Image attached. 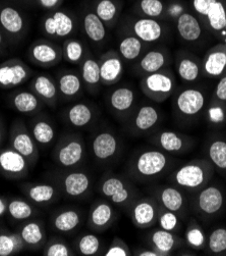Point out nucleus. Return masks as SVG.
Wrapping results in <instances>:
<instances>
[{"instance_id": "obj_21", "label": "nucleus", "mask_w": 226, "mask_h": 256, "mask_svg": "<svg viewBox=\"0 0 226 256\" xmlns=\"http://www.w3.org/2000/svg\"><path fill=\"white\" fill-rule=\"evenodd\" d=\"M101 85L111 87L116 85L123 76V60L115 50H109L99 58Z\"/></svg>"}, {"instance_id": "obj_25", "label": "nucleus", "mask_w": 226, "mask_h": 256, "mask_svg": "<svg viewBox=\"0 0 226 256\" xmlns=\"http://www.w3.org/2000/svg\"><path fill=\"white\" fill-rule=\"evenodd\" d=\"M30 164L12 147L0 151V172L11 178H24L30 172Z\"/></svg>"}, {"instance_id": "obj_39", "label": "nucleus", "mask_w": 226, "mask_h": 256, "mask_svg": "<svg viewBox=\"0 0 226 256\" xmlns=\"http://www.w3.org/2000/svg\"><path fill=\"white\" fill-rule=\"evenodd\" d=\"M145 43L133 34L124 36L118 43V51L121 58L128 62L138 60L144 54Z\"/></svg>"}, {"instance_id": "obj_41", "label": "nucleus", "mask_w": 226, "mask_h": 256, "mask_svg": "<svg viewBox=\"0 0 226 256\" xmlns=\"http://www.w3.org/2000/svg\"><path fill=\"white\" fill-rule=\"evenodd\" d=\"M62 58L70 64H80L89 54L83 41L68 38L62 43Z\"/></svg>"}, {"instance_id": "obj_37", "label": "nucleus", "mask_w": 226, "mask_h": 256, "mask_svg": "<svg viewBox=\"0 0 226 256\" xmlns=\"http://www.w3.org/2000/svg\"><path fill=\"white\" fill-rule=\"evenodd\" d=\"M177 30L186 42H196L202 36V27L198 18L189 12H184L178 18Z\"/></svg>"}, {"instance_id": "obj_32", "label": "nucleus", "mask_w": 226, "mask_h": 256, "mask_svg": "<svg viewBox=\"0 0 226 256\" xmlns=\"http://www.w3.org/2000/svg\"><path fill=\"white\" fill-rule=\"evenodd\" d=\"M131 29L132 34L145 44L158 42L164 35L163 24L155 18H138L132 24Z\"/></svg>"}, {"instance_id": "obj_44", "label": "nucleus", "mask_w": 226, "mask_h": 256, "mask_svg": "<svg viewBox=\"0 0 226 256\" xmlns=\"http://www.w3.org/2000/svg\"><path fill=\"white\" fill-rule=\"evenodd\" d=\"M202 16L207 18L213 31L220 32L226 28V12L223 4L217 0H214Z\"/></svg>"}, {"instance_id": "obj_56", "label": "nucleus", "mask_w": 226, "mask_h": 256, "mask_svg": "<svg viewBox=\"0 0 226 256\" xmlns=\"http://www.w3.org/2000/svg\"><path fill=\"white\" fill-rule=\"evenodd\" d=\"M165 12L167 14V16H169L170 18H179L181 14H184V8L181 4H173L171 6H169L166 10H165Z\"/></svg>"}, {"instance_id": "obj_1", "label": "nucleus", "mask_w": 226, "mask_h": 256, "mask_svg": "<svg viewBox=\"0 0 226 256\" xmlns=\"http://www.w3.org/2000/svg\"><path fill=\"white\" fill-rule=\"evenodd\" d=\"M173 160L167 153L154 148L137 151L127 164L129 176L139 183L154 182L169 172Z\"/></svg>"}, {"instance_id": "obj_58", "label": "nucleus", "mask_w": 226, "mask_h": 256, "mask_svg": "<svg viewBox=\"0 0 226 256\" xmlns=\"http://www.w3.org/2000/svg\"><path fill=\"white\" fill-rule=\"evenodd\" d=\"M7 210H8V203L4 198L0 197V218L3 216L5 214H7Z\"/></svg>"}, {"instance_id": "obj_8", "label": "nucleus", "mask_w": 226, "mask_h": 256, "mask_svg": "<svg viewBox=\"0 0 226 256\" xmlns=\"http://www.w3.org/2000/svg\"><path fill=\"white\" fill-rule=\"evenodd\" d=\"M57 185L61 194L70 199H85L93 189V178L89 172L85 170L72 168L64 170L58 178Z\"/></svg>"}, {"instance_id": "obj_34", "label": "nucleus", "mask_w": 226, "mask_h": 256, "mask_svg": "<svg viewBox=\"0 0 226 256\" xmlns=\"http://www.w3.org/2000/svg\"><path fill=\"white\" fill-rule=\"evenodd\" d=\"M18 233L22 239L24 247L28 249L37 250L46 242L45 226L41 220L34 218L26 220Z\"/></svg>"}, {"instance_id": "obj_12", "label": "nucleus", "mask_w": 226, "mask_h": 256, "mask_svg": "<svg viewBox=\"0 0 226 256\" xmlns=\"http://www.w3.org/2000/svg\"><path fill=\"white\" fill-rule=\"evenodd\" d=\"M205 95L198 88H186L174 97V112L182 120H191L198 116L205 106Z\"/></svg>"}, {"instance_id": "obj_17", "label": "nucleus", "mask_w": 226, "mask_h": 256, "mask_svg": "<svg viewBox=\"0 0 226 256\" xmlns=\"http://www.w3.org/2000/svg\"><path fill=\"white\" fill-rule=\"evenodd\" d=\"M62 120L73 130H86L92 126L99 118L95 106L87 102H77L62 112Z\"/></svg>"}, {"instance_id": "obj_19", "label": "nucleus", "mask_w": 226, "mask_h": 256, "mask_svg": "<svg viewBox=\"0 0 226 256\" xmlns=\"http://www.w3.org/2000/svg\"><path fill=\"white\" fill-rule=\"evenodd\" d=\"M153 193L154 198L162 208L179 214L182 220L187 218L188 200L184 194V191L170 184L155 188Z\"/></svg>"}, {"instance_id": "obj_35", "label": "nucleus", "mask_w": 226, "mask_h": 256, "mask_svg": "<svg viewBox=\"0 0 226 256\" xmlns=\"http://www.w3.org/2000/svg\"><path fill=\"white\" fill-rule=\"evenodd\" d=\"M81 76L83 80L84 88L92 95H96L101 87L100 79V66L97 60L90 54H87L81 64Z\"/></svg>"}, {"instance_id": "obj_29", "label": "nucleus", "mask_w": 226, "mask_h": 256, "mask_svg": "<svg viewBox=\"0 0 226 256\" xmlns=\"http://www.w3.org/2000/svg\"><path fill=\"white\" fill-rule=\"evenodd\" d=\"M23 192L27 198L37 206H50L58 201L61 196L59 186L50 183L27 184L23 187Z\"/></svg>"}, {"instance_id": "obj_6", "label": "nucleus", "mask_w": 226, "mask_h": 256, "mask_svg": "<svg viewBox=\"0 0 226 256\" xmlns=\"http://www.w3.org/2000/svg\"><path fill=\"white\" fill-rule=\"evenodd\" d=\"M143 94L156 104L165 102L175 91L177 80L173 72L168 68L144 76L141 83Z\"/></svg>"}, {"instance_id": "obj_42", "label": "nucleus", "mask_w": 226, "mask_h": 256, "mask_svg": "<svg viewBox=\"0 0 226 256\" xmlns=\"http://www.w3.org/2000/svg\"><path fill=\"white\" fill-rule=\"evenodd\" d=\"M7 214L13 220L26 222L36 216L37 210L33 203L24 199L15 198L8 202Z\"/></svg>"}, {"instance_id": "obj_57", "label": "nucleus", "mask_w": 226, "mask_h": 256, "mask_svg": "<svg viewBox=\"0 0 226 256\" xmlns=\"http://www.w3.org/2000/svg\"><path fill=\"white\" fill-rule=\"evenodd\" d=\"M135 255L137 256H161L160 253H158L157 251H155L154 249H141V250H137L135 252Z\"/></svg>"}, {"instance_id": "obj_5", "label": "nucleus", "mask_w": 226, "mask_h": 256, "mask_svg": "<svg viewBox=\"0 0 226 256\" xmlns=\"http://www.w3.org/2000/svg\"><path fill=\"white\" fill-rule=\"evenodd\" d=\"M122 143L115 131L103 128L91 136L90 151L96 162L108 166L114 162L120 156Z\"/></svg>"}, {"instance_id": "obj_49", "label": "nucleus", "mask_w": 226, "mask_h": 256, "mask_svg": "<svg viewBox=\"0 0 226 256\" xmlns=\"http://www.w3.org/2000/svg\"><path fill=\"white\" fill-rule=\"evenodd\" d=\"M139 12L149 18H160L165 14V6L161 0H140Z\"/></svg>"}, {"instance_id": "obj_13", "label": "nucleus", "mask_w": 226, "mask_h": 256, "mask_svg": "<svg viewBox=\"0 0 226 256\" xmlns=\"http://www.w3.org/2000/svg\"><path fill=\"white\" fill-rule=\"evenodd\" d=\"M10 147L20 153L28 160L31 168L36 166L39 160V147L37 146L29 128L22 120H16L12 124Z\"/></svg>"}, {"instance_id": "obj_4", "label": "nucleus", "mask_w": 226, "mask_h": 256, "mask_svg": "<svg viewBox=\"0 0 226 256\" xmlns=\"http://www.w3.org/2000/svg\"><path fill=\"white\" fill-rule=\"evenodd\" d=\"M87 158V146L84 138L79 133H66L56 143L52 158L62 170L80 168Z\"/></svg>"}, {"instance_id": "obj_36", "label": "nucleus", "mask_w": 226, "mask_h": 256, "mask_svg": "<svg viewBox=\"0 0 226 256\" xmlns=\"http://www.w3.org/2000/svg\"><path fill=\"white\" fill-rule=\"evenodd\" d=\"M226 68V47L222 45H218L212 49L204 58L202 62V70L203 72L211 76L216 78L223 74Z\"/></svg>"}, {"instance_id": "obj_15", "label": "nucleus", "mask_w": 226, "mask_h": 256, "mask_svg": "<svg viewBox=\"0 0 226 256\" xmlns=\"http://www.w3.org/2000/svg\"><path fill=\"white\" fill-rule=\"evenodd\" d=\"M29 60L33 64L42 68L56 66L62 60V48L53 40L38 39L28 50Z\"/></svg>"}, {"instance_id": "obj_47", "label": "nucleus", "mask_w": 226, "mask_h": 256, "mask_svg": "<svg viewBox=\"0 0 226 256\" xmlns=\"http://www.w3.org/2000/svg\"><path fill=\"white\" fill-rule=\"evenodd\" d=\"M209 162L218 170H226V142L222 140H212L207 147Z\"/></svg>"}, {"instance_id": "obj_30", "label": "nucleus", "mask_w": 226, "mask_h": 256, "mask_svg": "<svg viewBox=\"0 0 226 256\" xmlns=\"http://www.w3.org/2000/svg\"><path fill=\"white\" fill-rule=\"evenodd\" d=\"M149 243L150 247L160 253L161 256H168L184 245V240L178 234L159 228L150 233Z\"/></svg>"}, {"instance_id": "obj_22", "label": "nucleus", "mask_w": 226, "mask_h": 256, "mask_svg": "<svg viewBox=\"0 0 226 256\" xmlns=\"http://www.w3.org/2000/svg\"><path fill=\"white\" fill-rule=\"evenodd\" d=\"M0 28L12 39H20L27 33L28 24L24 14L11 6H0Z\"/></svg>"}, {"instance_id": "obj_28", "label": "nucleus", "mask_w": 226, "mask_h": 256, "mask_svg": "<svg viewBox=\"0 0 226 256\" xmlns=\"http://www.w3.org/2000/svg\"><path fill=\"white\" fill-rule=\"evenodd\" d=\"M84 222V214L81 210L65 208L56 210L50 220V224L54 232L60 234H71Z\"/></svg>"}, {"instance_id": "obj_54", "label": "nucleus", "mask_w": 226, "mask_h": 256, "mask_svg": "<svg viewBox=\"0 0 226 256\" xmlns=\"http://www.w3.org/2000/svg\"><path fill=\"white\" fill-rule=\"evenodd\" d=\"M36 2L41 8L48 12H52L61 6L63 0H36Z\"/></svg>"}, {"instance_id": "obj_52", "label": "nucleus", "mask_w": 226, "mask_h": 256, "mask_svg": "<svg viewBox=\"0 0 226 256\" xmlns=\"http://www.w3.org/2000/svg\"><path fill=\"white\" fill-rule=\"evenodd\" d=\"M105 256H130L132 252L130 247L123 240L118 237H115L110 243L109 247L104 251Z\"/></svg>"}, {"instance_id": "obj_26", "label": "nucleus", "mask_w": 226, "mask_h": 256, "mask_svg": "<svg viewBox=\"0 0 226 256\" xmlns=\"http://www.w3.org/2000/svg\"><path fill=\"white\" fill-rule=\"evenodd\" d=\"M29 88L34 92L43 104L51 108H55L59 101V93L56 80L48 74H38L34 76L29 83Z\"/></svg>"}, {"instance_id": "obj_3", "label": "nucleus", "mask_w": 226, "mask_h": 256, "mask_svg": "<svg viewBox=\"0 0 226 256\" xmlns=\"http://www.w3.org/2000/svg\"><path fill=\"white\" fill-rule=\"evenodd\" d=\"M98 192L112 206L129 210L138 198L136 187L127 178L116 174H105L98 183Z\"/></svg>"}, {"instance_id": "obj_31", "label": "nucleus", "mask_w": 226, "mask_h": 256, "mask_svg": "<svg viewBox=\"0 0 226 256\" xmlns=\"http://www.w3.org/2000/svg\"><path fill=\"white\" fill-rule=\"evenodd\" d=\"M11 108L21 114L35 116L42 112L45 104L31 90H19L13 92L10 97Z\"/></svg>"}, {"instance_id": "obj_9", "label": "nucleus", "mask_w": 226, "mask_h": 256, "mask_svg": "<svg viewBox=\"0 0 226 256\" xmlns=\"http://www.w3.org/2000/svg\"><path fill=\"white\" fill-rule=\"evenodd\" d=\"M223 202L224 197L220 189L207 185L193 194L191 208L199 218L203 220L217 214L223 206Z\"/></svg>"}, {"instance_id": "obj_46", "label": "nucleus", "mask_w": 226, "mask_h": 256, "mask_svg": "<svg viewBox=\"0 0 226 256\" xmlns=\"http://www.w3.org/2000/svg\"><path fill=\"white\" fill-rule=\"evenodd\" d=\"M24 247L19 233H0V256H10Z\"/></svg>"}, {"instance_id": "obj_23", "label": "nucleus", "mask_w": 226, "mask_h": 256, "mask_svg": "<svg viewBox=\"0 0 226 256\" xmlns=\"http://www.w3.org/2000/svg\"><path fill=\"white\" fill-rule=\"evenodd\" d=\"M170 52L165 47H156L144 52L135 64L137 74L146 76L166 68L170 64Z\"/></svg>"}, {"instance_id": "obj_14", "label": "nucleus", "mask_w": 226, "mask_h": 256, "mask_svg": "<svg viewBox=\"0 0 226 256\" xmlns=\"http://www.w3.org/2000/svg\"><path fill=\"white\" fill-rule=\"evenodd\" d=\"M149 141L157 149L169 156L185 154L192 149L194 145V140L191 137L171 130L155 132L150 136Z\"/></svg>"}, {"instance_id": "obj_18", "label": "nucleus", "mask_w": 226, "mask_h": 256, "mask_svg": "<svg viewBox=\"0 0 226 256\" xmlns=\"http://www.w3.org/2000/svg\"><path fill=\"white\" fill-rule=\"evenodd\" d=\"M160 206L153 197L137 198L129 208L133 224L139 228H149L157 224Z\"/></svg>"}, {"instance_id": "obj_10", "label": "nucleus", "mask_w": 226, "mask_h": 256, "mask_svg": "<svg viewBox=\"0 0 226 256\" xmlns=\"http://www.w3.org/2000/svg\"><path fill=\"white\" fill-rule=\"evenodd\" d=\"M160 110L150 104H144L137 108L131 118L125 122V128L129 134L140 137L154 133L161 122Z\"/></svg>"}, {"instance_id": "obj_53", "label": "nucleus", "mask_w": 226, "mask_h": 256, "mask_svg": "<svg viewBox=\"0 0 226 256\" xmlns=\"http://www.w3.org/2000/svg\"><path fill=\"white\" fill-rule=\"evenodd\" d=\"M208 122L212 124H218L224 122L225 114L220 106H210L207 112Z\"/></svg>"}, {"instance_id": "obj_24", "label": "nucleus", "mask_w": 226, "mask_h": 256, "mask_svg": "<svg viewBox=\"0 0 226 256\" xmlns=\"http://www.w3.org/2000/svg\"><path fill=\"white\" fill-rule=\"evenodd\" d=\"M29 130L39 148L46 149L55 141V124L46 114L39 112L35 114L30 122Z\"/></svg>"}, {"instance_id": "obj_45", "label": "nucleus", "mask_w": 226, "mask_h": 256, "mask_svg": "<svg viewBox=\"0 0 226 256\" xmlns=\"http://www.w3.org/2000/svg\"><path fill=\"white\" fill-rule=\"evenodd\" d=\"M78 252L84 256H96L102 252V242L97 235H82L75 243Z\"/></svg>"}, {"instance_id": "obj_59", "label": "nucleus", "mask_w": 226, "mask_h": 256, "mask_svg": "<svg viewBox=\"0 0 226 256\" xmlns=\"http://www.w3.org/2000/svg\"><path fill=\"white\" fill-rule=\"evenodd\" d=\"M4 32L2 31V29L0 28V51H1L5 45V37H4Z\"/></svg>"}, {"instance_id": "obj_38", "label": "nucleus", "mask_w": 226, "mask_h": 256, "mask_svg": "<svg viewBox=\"0 0 226 256\" xmlns=\"http://www.w3.org/2000/svg\"><path fill=\"white\" fill-rule=\"evenodd\" d=\"M83 29L87 38L95 43H103L107 37V28L94 12H88L83 18Z\"/></svg>"}, {"instance_id": "obj_50", "label": "nucleus", "mask_w": 226, "mask_h": 256, "mask_svg": "<svg viewBox=\"0 0 226 256\" xmlns=\"http://www.w3.org/2000/svg\"><path fill=\"white\" fill-rule=\"evenodd\" d=\"M45 256H71L74 255L69 245L62 239L53 237L44 247Z\"/></svg>"}, {"instance_id": "obj_20", "label": "nucleus", "mask_w": 226, "mask_h": 256, "mask_svg": "<svg viewBox=\"0 0 226 256\" xmlns=\"http://www.w3.org/2000/svg\"><path fill=\"white\" fill-rule=\"evenodd\" d=\"M117 218V214L112 204L105 200H96L90 208L87 224L96 233H103L113 224Z\"/></svg>"}, {"instance_id": "obj_43", "label": "nucleus", "mask_w": 226, "mask_h": 256, "mask_svg": "<svg viewBox=\"0 0 226 256\" xmlns=\"http://www.w3.org/2000/svg\"><path fill=\"white\" fill-rule=\"evenodd\" d=\"M185 243L193 250H203L206 247L207 238L202 226L195 218H190L185 232Z\"/></svg>"}, {"instance_id": "obj_7", "label": "nucleus", "mask_w": 226, "mask_h": 256, "mask_svg": "<svg viewBox=\"0 0 226 256\" xmlns=\"http://www.w3.org/2000/svg\"><path fill=\"white\" fill-rule=\"evenodd\" d=\"M41 29L46 37L53 41L66 40L77 31V20L69 12L55 10L43 18Z\"/></svg>"}, {"instance_id": "obj_33", "label": "nucleus", "mask_w": 226, "mask_h": 256, "mask_svg": "<svg viewBox=\"0 0 226 256\" xmlns=\"http://www.w3.org/2000/svg\"><path fill=\"white\" fill-rule=\"evenodd\" d=\"M175 68L184 83H195L203 74L202 62L189 52H181L175 60Z\"/></svg>"}, {"instance_id": "obj_2", "label": "nucleus", "mask_w": 226, "mask_h": 256, "mask_svg": "<svg viewBox=\"0 0 226 256\" xmlns=\"http://www.w3.org/2000/svg\"><path fill=\"white\" fill-rule=\"evenodd\" d=\"M213 172V166L209 160H194L173 170L169 182L184 192L194 194L208 185Z\"/></svg>"}, {"instance_id": "obj_60", "label": "nucleus", "mask_w": 226, "mask_h": 256, "mask_svg": "<svg viewBox=\"0 0 226 256\" xmlns=\"http://www.w3.org/2000/svg\"><path fill=\"white\" fill-rule=\"evenodd\" d=\"M3 140V129H2V126L0 124V144H1Z\"/></svg>"}, {"instance_id": "obj_48", "label": "nucleus", "mask_w": 226, "mask_h": 256, "mask_svg": "<svg viewBox=\"0 0 226 256\" xmlns=\"http://www.w3.org/2000/svg\"><path fill=\"white\" fill-rule=\"evenodd\" d=\"M182 220H183L179 214L169 212L165 208H162L160 206L158 220H157V224L160 228L167 232L178 234L182 231V228H183Z\"/></svg>"}, {"instance_id": "obj_40", "label": "nucleus", "mask_w": 226, "mask_h": 256, "mask_svg": "<svg viewBox=\"0 0 226 256\" xmlns=\"http://www.w3.org/2000/svg\"><path fill=\"white\" fill-rule=\"evenodd\" d=\"M94 12L103 22L106 28H113L116 24L120 12V4L117 0H97Z\"/></svg>"}, {"instance_id": "obj_55", "label": "nucleus", "mask_w": 226, "mask_h": 256, "mask_svg": "<svg viewBox=\"0 0 226 256\" xmlns=\"http://www.w3.org/2000/svg\"><path fill=\"white\" fill-rule=\"evenodd\" d=\"M215 97L220 101H226V76L222 78L216 86Z\"/></svg>"}, {"instance_id": "obj_27", "label": "nucleus", "mask_w": 226, "mask_h": 256, "mask_svg": "<svg viewBox=\"0 0 226 256\" xmlns=\"http://www.w3.org/2000/svg\"><path fill=\"white\" fill-rule=\"evenodd\" d=\"M59 100L62 102L74 101L83 95L84 84L81 74L70 70H63L56 78Z\"/></svg>"}, {"instance_id": "obj_11", "label": "nucleus", "mask_w": 226, "mask_h": 256, "mask_svg": "<svg viewBox=\"0 0 226 256\" xmlns=\"http://www.w3.org/2000/svg\"><path fill=\"white\" fill-rule=\"evenodd\" d=\"M136 106L137 93L131 86H118L107 96L108 110L119 122H127L136 110Z\"/></svg>"}, {"instance_id": "obj_16", "label": "nucleus", "mask_w": 226, "mask_h": 256, "mask_svg": "<svg viewBox=\"0 0 226 256\" xmlns=\"http://www.w3.org/2000/svg\"><path fill=\"white\" fill-rule=\"evenodd\" d=\"M33 76L32 68L22 60L13 58L0 64V88L10 90L30 81Z\"/></svg>"}, {"instance_id": "obj_51", "label": "nucleus", "mask_w": 226, "mask_h": 256, "mask_svg": "<svg viewBox=\"0 0 226 256\" xmlns=\"http://www.w3.org/2000/svg\"><path fill=\"white\" fill-rule=\"evenodd\" d=\"M206 246L208 251L213 254H220L226 251V230L218 228L207 238Z\"/></svg>"}]
</instances>
